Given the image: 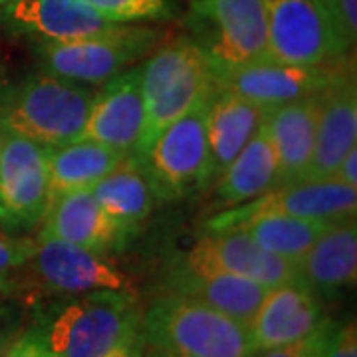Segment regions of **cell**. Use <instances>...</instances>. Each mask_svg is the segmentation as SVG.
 I'll return each mask as SVG.
<instances>
[{
  "label": "cell",
  "mask_w": 357,
  "mask_h": 357,
  "mask_svg": "<svg viewBox=\"0 0 357 357\" xmlns=\"http://www.w3.org/2000/svg\"><path fill=\"white\" fill-rule=\"evenodd\" d=\"M213 86V60L195 38L161 42L141 62L145 123L131 155L139 161L159 133L191 109Z\"/></svg>",
  "instance_id": "1"
},
{
  "label": "cell",
  "mask_w": 357,
  "mask_h": 357,
  "mask_svg": "<svg viewBox=\"0 0 357 357\" xmlns=\"http://www.w3.org/2000/svg\"><path fill=\"white\" fill-rule=\"evenodd\" d=\"M143 344L175 357H252L248 328L197 300L167 292L141 316Z\"/></svg>",
  "instance_id": "2"
},
{
  "label": "cell",
  "mask_w": 357,
  "mask_h": 357,
  "mask_svg": "<svg viewBox=\"0 0 357 357\" xmlns=\"http://www.w3.org/2000/svg\"><path fill=\"white\" fill-rule=\"evenodd\" d=\"M96 89L48 72L24 77L0 98V129L54 147L82 137Z\"/></svg>",
  "instance_id": "3"
},
{
  "label": "cell",
  "mask_w": 357,
  "mask_h": 357,
  "mask_svg": "<svg viewBox=\"0 0 357 357\" xmlns=\"http://www.w3.org/2000/svg\"><path fill=\"white\" fill-rule=\"evenodd\" d=\"M141 333L135 294L98 290L79 294L56 312L42 332L58 357H103L115 345Z\"/></svg>",
  "instance_id": "4"
},
{
  "label": "cell",
  "mask_w": 357,
  "mask_h": 357,
  "mask_svg": "<svg viewBox=\"0 0 357 357\" xmlns=\"http://www.w3.org/2000/svg\"><path fill=\"white\" fill-rule=\"evenodd\" d=\"M163 36L165 32L153 26L123 24L88 38L34 42V54L42 72L98 88L143 62L163 42Z\"/></svg>",
  "instance_id": "5"
},
{
  "label": "cell",
  "mask_w": 357,
  "mask_h": 357,
  "mask_svg": "<svg viewBox=\"0 0 357 357\" xmlns=\"http://www.w3.org/2000/svg\"><path fill=\"white\" fill-rule=\"evenodd\" d=\"M213 86L199 102L167 126L139 159L155 201L175 203L203 192L208 159V107Z\"/></svg>",
  "instance_id": "6"
},
{
  "label": "cell",
  "mask_w": 357,
  "mask_h": 357,
  "mask_svg": "<svg viewBox=\"0 0 357 357\" xmlns=\"http://www.w3.org/2000/svg\"><path fill=\"white\" fill-rule=\"evenodd\" d=\"M270 58L294 66H333L354 56L326 0H262Z\"/></svg>",
  "instance_id": "7"
},
{
  "label": "cell",
  "mask_w": 357,
  "mask_h": 357,
  "mask_svg": "<svg viewBox=\"0 0 357 357\" xmlns=\"http://www.w3.org/2000/svg\"><path fill=\"white\" fill-rule=\"evenodd\" d=\"M197 42L213 64L238 66L270 58L262 0H187Z\"/></svg>",
  "instance_id": "8"
},
{
  "label": "cell",
  "mask_w": 357,
  "mask_h": 357,
  "mask_svg": "<svg viewBox=\"0 0 357 357\" xmlns=\"http://www.w3.org/2000/svg\"><path fill=\"white\" fill-rule=\"evenodd\" d=\"M357 189L337 181H298L272 187L248 203L218 211L203 222V232L241 227L246 220L266 215L340 220L356 217Z\"/></svg>",
  "instance_id": "9"
},
{
  "label": "cell",
  "mask_w": 357,
  "mask_h": 357,
  "mask_svg": "<svg viewBox=\"0 0 357 357\" xmlns=\"http://www.w3.org/2000/svg\"><path fill=\"white\" fill-rule=\"evenodd\" d=\"M50 204L46 151L36 141L4 133L0 153V229L24 234L40 227Z\"/></svg>",
  "instance_id": "10"
},
{
  "label": "cell",
  "mask_w": 357,
  "mask_h": 357,
  "mask_svg": "<svg viewBox=\"0 0 357 357\" xmlns=\"http://www.w3.org/2000/svg\"><path fill=\"white\" fill-rule=\"evenodd\" d=\"M24 268H30L34 284L46 294H135L128 272L109 256L56 238H36V252Z\"/></svg>",
  "instance_id": "11"
},
{
  "label": "cell",
  "mask_w": 357,
  "mask_h": 357,
  "mask_svg": "<svg viewBox=\"0 0 357 357\" xmlns=\"http://www.w3.org/2000/svg\"><path fill=\"white\" fill-rule=\"evenodd\" d=\"M340 64L294 66L278 62L274 58L238 66L213 64V82L217 88L229 89L268 109L319 91L332 79Z\"/></svg>",
  "instance_id": "12"
},
{
  "label": "cell",
  "mask_w": 357,
  "mask_h": 357,
  "mask_svg": "<svg viewBox=\"0 0 357 357\" xmlns=\"http://www.w3.org/2000/svg\"><path fill=\"white\" fill-rule=\"evenodd\" d=\"M357 145V84L354 56L335 68L319 89L318 123L312 161L302 181H330L351 147Z\"/></svg>",
  "instance_id": "13"
},
{
  "label": "cell",
  "mask_w": 357,
  "mask_h": 357,
  "mask_svg": "<svg viewBox=\"0 0 357 357\" xmlns=\"http://www.w3.org/2000/svg\"><path fill=\"white\" fill-rule=\"evenodd\" d=\"M145 123L141 91V62L100 86L93 96L79 139L98 141L121 153H131Z\"/></svg>",
  "instance_id": "14"
},
{
  "label": "cell",
  "mask_w": 357,
  "mask_h": 357,
  "mask_svg": "<svg viewBox=\"0 0 357 357\" xmlns=\"http://www.w3.org/2000/svg\"><path fill=\"white\" fill-rule=\"evenodd\" d=\"M181 258L243 276L264 288L298 280L296 262L262 248L241 229L203 232Z\"/></svg>",
  "instance_id": "15"
},
{
  "label": "cell",
  "mask_w": 357,
  "mask_h": 357,
  "mask_svg": "<svg viewBox=\"0 0 357 357\" xmlns=\"http://www.w3.org/2000/svg\"><path fill=\"white\" fill-rule=\"evenodd\" d=\"M328 321L319 296L304 282L294 280L268 288L248 324L255 349L300 342Z\"/></svg>",
  "instance_id": "16"
},
{
  "label": "cell",
  "mask_w": 357,
  "mask_h": 357,
  "mask_svg": "<svg viewBox=\"0 0 357 357\" xmlns=\"http://www.w3.org/2000/svg\"><path fill=\"white\" fill-rule=\"evenodd\" d=\"M0 24L34 42H70L123 26L105 20L82 0H13L0 8Z\"/></svg>",
  "instance_id": "17"
},
{
  "label": "cell",
  "mask_w": 357,
  "mask_h": 357,
  "mask_svg": "<svg viewBox=\"0 0 357 357\" xmlns=\"http://www.w3.org/2000/svg\"><path fill=\"white\" fill-rule=\"evenodd\" d=\"M169 292L215 307L248 328L268 288L215 266L189 262L177 256L167 272Z\"/></svg>",
  "instance_id": "18"
},
{
  "label": "cell",
  "mask_w": 357,
  "mask_h": 357,
  "mask_svg": "<svg viewBox=\"0 0 357 357\" xmlns=\"http://www.w3.org/2000/svg\"><path fill=\"white\" fill-rule=\"evenodd\" d=\"M36 238H56L103 255L121 250L128 244L114 220L96 201L91 189L54 199L40 222Z\"/></svg>",
  "instance_id": "19"
},
{
  "label": "cell",
  "mask_w": 357,
  "mask_h": 357,
  "mask_svg": "<svg viewBox=\"0 0 357 357\" xmlns=\"http://www.w3.org/2000/svg\"><path fill=\"white\" fill-rule=\"evenodd\" d=\"M319 91L264 109V126L276 153V185L298 183L306 175L316 143Z\"/></svg>",
  "instance_id": "20"
},
{
  "label": "cell",
  "mask_w": 357,
  "mask_h": 357,
  "mask_svg": "<svg viewBox=\"0 0 357 357\" xmlns=\"http://www.w3.org/2000/svg\"><path fill=\"white\" fill-rule=\"evenodd\" d=\"M264 107L244 100L229 89L217 88L213 82V96L208 107V159L204 171L203 192L208 191L230 161L243 151L262 123Z\"/></svg>",
  "instance_id": "21"
},
{
  "label": "cell",
  "mask_w": 357,
  "mask_h": 357,
  "mask_svg": "<svg viewBox=\"0 0 357 357\" xmlns=\"http://www.w3.org/2000/svg\"><path fill=\"white\" fill-rule=\"evenodd\" d=\"M296 268L298 280L324 298L351 288L357 278L356 217L333 220L296 262Z\"/></svg>",
  "instance_id": "22"
},
{
  "label": "cell",
  "mask_w": 357,
  "mask_h": 357,
  "mask_svg": "<svg viewBox=\"0 0 357 357\" xmlns=\"http://www.w3.org/2000/svg\"><path fill=\"white\" fill-rule=\"evenodd\" d=\"M276 153L262 121L252 139L244 145L243 151L230 161V165L211 187L213 213L248 203L258 195L270 191L276 185Z\"/></svg>",
  "instance_id": "23"
},
{
  "label": "cell",
  "mask_w": 357,
  "mask_h": 357,
  "mask_svg": "<svg viewBox=\"0 0 357 357\" xmlns=\"http://www.w3.org/2000/svg\"><path fill=\"white\" fill-rule=\"evenodd\" d=\"M91 192L128 243L153 213L151 185L141 163L131 153L126 155Z\"/></svg>",
  "instance_id": "24"
},
{
  "label": "cell",
  "mask_w": 357,
  "mask_h": 357,
  "mask_svg": "<svg viewBox=\"0 0 357 357\" xmlns=\"http://www.w3.org/2000/svg\"><path fill=\"white\" fill-rule=\"evenodd\" d=\"M44 151L50 178V203L68 192L93 189L126 155H129L89 139L44 147Z\"/></svg>",
  "instance_id": "25"
},
{
  "label": "cell",
  "mask_w": 357,
  "mask_h": 357,
  "mask_svg": "<svg viewBox=\"0 0 357 357\" xmlns=\"http://www.w3.org/2000/svg\"><path fill=\"white\" fill-rule=\"evenodd\" d=\"M332 222L333 220H319V218L266 215V217L246 220L236 229L244 230L262 248L290 262H298Z\"/></svg>",
  "instance_id": "26"
},
{
  "label": "cell",
  "mask_w": 357,
  "mask_h": 357,
  "mask_svg": "<svg viewBox=\"0 0 357 357\" xmlns=\"http://www.w3.org/2000/svg\"><path fill=\"white\" fill-rule=\"evenodd\" d=\"M114 24L169 22L175 18L173 0H82Z\"/></svg>",
  "instance_id": "27"
},
{
  "label": "cell",
  "mask_w": 357,
  "mask_h": 357,
  "mask_svg": "<svg viewBox=\"0 0 357 357\" xmlns=\"http://www.w3.org/2000/svg\"><path fill=\"white\" fill-rule=\"evenodd\" d=\"M36 252V238L0 230V278H8L30 262Z\"/></svg>",
  "instance_id": "28"
},
{
  "label": "cell",
  "mask_w": 357,
  "mask_h": 357,
  "mask_svg": "<svg viewBox=\"0 0 357 357\" xmlns=\"http://www.w3.org/2000/svg\"><path fill=\"white\" fill-rule=\"evenodd\" d=\"M332 321L328 319L319 330L307 335L300 342H294L288 345H278V347H268V349H256L252 357H321V349L326 345V340L332 330Z\"/></svg>",
  "instance_id": "29"
},
{
  "label": "cell",
  "mask_w": 357,
  "mask_h": 357,
  "mask_svg": "<svg viewBox=\"0 0 357 357\" xmlns=\"http://www.w3.org/2000/svg\"><path fill=\"white\" fill-rule=\"evenodd\" d=\"M321 357H357V328L356 321L344 326H332Z\"/></svg>",
  "instance_id": "30"
},
{
  "label": "cell",
  "mask_w": 357,
  "mask_h": 357,
  "mask_svg": "<svg viewBox=\"0 0 357 357\" xmlns=\"http://www.w3.org/2000/svg\"><path fill=\"white\" fill-rule=\"evenodd\" d=\"M46 342L40 330H28V332L16 335L13 344L4 351L2 357H44L46 354Z\"/></svg>",
  "instance_id": "31"
},
{
  "label": "cell",
  "mask_w": 357,
  "mask_h": 357,
  "mask_svg": "<svg viewBox=\"0 0 357 357\" xmlns=\"http://www.w3.org/2000/svg\"><path fill=\"white\" fill-rule=\"evenodd\" d=\"M332 8L340 28L344 30L347 42L356 48L357 42V0H326Z\"/></svg>",
  "instance_id": "32"
},
{
  "label": "cell",
  "mask_w": 357,
  "mask_h": 357,
  "mask_svg": "<svg viewBox=\"0 0 357 357\" xmlns=\"http://www.w3.org/2000/svg\"><path fill=\"white\" fill-rule=\"evenodd\" d=\"M332 181H337V183H342V185L356 187L357 189V145L356 147H351V149L342 157L340 165L335 167V171H333Z\"/></svg>",
  "instance_id": "33"
},
{
  "label": "cell",
  "mask_w": 357,
  "mask_h": 357,
  "mask_svg": "<svg viewBox=\"0 0 357 357\" xmlns=\"http://www.w3.org/2000/svg\"><path fill=\"white\" fill-rule=\"evenodd\" d=\"M18 335V318L14 316L13 310L0 306V357L8 349Z\"/></svg>",
  "instance_id": "34"
},
{
  "label": "cell",
  "mask_w": 357,
  "mask_h": 357,
  "mask_svg": "<svg viewBox=\"0 0 357 357\" xmlns=\"http://www.w3.org/2000/svg\"><path fill=\"white\" fill-rule=\"evenodd\" d=\"M143 335L137 333L133 337H128L126 342L117 344L114 349H109L103 357H141V351H143Z\"/></svg>",
  "instance_id": "35"
},
{
  "label": "cell",
  "mask_w": 357,
  "mask_h": 357,
  "mask_svg": "<svg viewBox=\"0 0 357 357\" xmlns=\"http://www.w3.org/2000/svg\"><path fill=\"white\" fill-rule=\"evenodd\" d=\"M141 357H175L173 354H169L165 349H159V347H151L147 345L145 351H141Z\"/></svg>",
  "instance_id": "36"
},
{
  "label": "cell",
  "mask_w": 357,
  "mask_h": 357,
  "mask_svg": "<svg viewBox=\"0 0 357 357\" xmlns=\"http://www.w3.org/2000/svg\"><path fill=\"white\" fill-rule=\"evenodd\" d=\"M14 290V284L8 278H0V298L2 296H6V294H10Z\"/></svg>",
  "instance_id": "37"
},
{
  "label": "cell",
  "mask_w": 357,
  "mask_h": 357,
  "mask_svg": "<svg viewBox=\"0 0 357 357\" xmlns=\"http://www.w3.org/2000/svg\"><path fill=\"white\" fill-rule=\"evenodd\" d=\"M2 89H4V68L0 64V98H2Z\"/></svg>",
  "instance_id": "38"
},
{
  "label": "cell",
  "mask_w": 357,
  "mask_h": 357,
  "mask_svg": "<svg viewBox=\"0 0 357 357\" xmlns=\"http://www.w3.org/2000/svg\"><path fill=\"white\" fill-rule=\"evenodd\" d=\"M2 143H4V131L0 129V153H2Z\"/></svg>",
  "instance_id": "39"
},
{
  "label": "cell",
  "mask_w": 357,
  "mask_h": 357,
  "mask_svg": "<svg viewBox=\"0 0 357 357\" xmlns=\"http://www.w3.org/2000/svg\"><path fill=\"white\" fill-rule=\"evenodd\" d=\"M10 2H13V0H0V8H4V6L10 4Z\"/></svg>",
  "instance_id": "40"
},
{
  "label": "cell",
  "mask_w": 357,
  "mask_h": 357,
  "mask_svg": "<svg viewBox=\"0 0 357 357\" xmlns=\"http://www.w3.org/2000/svg\"><path fill=\"white\" fill-rule=\"evenodd\" d=\"M44 357H58V356H54L50 349H46V354H44Z\"/></svg>",
  "instance_id": "41"
}]
</instances>
